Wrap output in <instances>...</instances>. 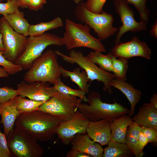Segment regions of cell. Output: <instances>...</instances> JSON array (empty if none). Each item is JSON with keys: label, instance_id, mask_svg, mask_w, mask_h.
Segmentation results:
<instances>
[{"label": "cell", "instance_id": "cell-1", "mask_svg": "<svg viewBox=\"0 0 157 157\" xmlns=\"http://www.w3.org/2000/svg\"><path fill=\"white\" fill-rule=\"evenodd\" d=\"M61 121L57 116L38 110L21 114L17 118L15 125L37 140L44 142L53 137Z\"/></svg>", "mask_w": 157, "mask_h": 157}, {"label": "cell", "instance_id": "cell-2", "mask_svg": "<svg viewBox=\"0 0 157 157\" xmlns=\"http://www.w3.org/2000/svg\"><path fill=\"white\" fill-rule=\"evenodd\" d=\"M87 97L88 104L80 103L78 110L90 121L105 119L111 122L129 113V109L116 101L113 104L102 102L101 95L97 92H88Z\"/></svg>", "mask_w": 157, "mask_h": 157}, {"label": "cell", "instance_id": "cell-3", "mask_svg": "<svg viewBox=\"0 0 157 157\" xmlns=\"http://www.w3.org/2000/svg\"><path fill=\"white\" fill-rule=\"evenodd\" d=\"M55 51L47 50L33 63L25 73L24 79L27 83L34 81L56 84L61 74Z\"/></svg>", "mask_w": 157, "mask_h": 157}, {"label": "cell", "instance_id": "cell-4", "mask_svg": "<svg viewBox=\"0 0 157 157\" xmlns=\"http://www.w3.org/2000/svg\"><path fill=\"white\" fill-rule=\"evenodd\" d=\"M90 29L86 24L76 23L68 19L65 20V32L62 41L67 50L79 47L92 49L94 51L105 52V46L101 40L90 34Z\"/></svg>", "mask_w": 157, "mask_h": 157}, {"label": "cell", "instance_id": "cell-5", "mask_svg": "<svg viewBox=\"0 0 157 157\" xmlns=\"http://www.w3.org/2000/svg\"><path fill=\"white\" fill-rule=\"evenodd\" d=\"M74 13L77 19L92 28L101 40L112 36L118 30L113 26L114 18L112 15L104 11L100 14L92 13L82 1L77 4Z\"/></svg>", "mask_w": 157, "mask_h": 157}, {"label": "cell", "instance_id": "cell-6", "mask_svg": "<svg viewBox=\"0 0 157 157\" xmlns=\"http://www.w3.org/2000/svg\"><path fill=\"white\" fill-rule=\"evenodd\" d=\"M54 51L57 56H60L65 61L72 64L76 63L84 70L90 81L96 80L102 82L104 86L103 90L109 94H112L113 92L110 83L113 79L116 78L113 74L105 71L98 67L86 56H84L80 51L72 49L69 51L68 56L58 50Z\"/></svg>", "mask_w": 157, "mask_h": 157}, {"label": "cell", "instance_id": "cell-7", "mask_svg": "<svg viewBox=\"0 0 157 157\" xmlns=\"http://www.w3.org/2000/svg\"><path fill=\"white\" fill-rule=\"evenodd\" d=\"M50 45H63L62 37L46 32L39 35L29 36L27 38L24 52L15 64L21 66L23 69H28L33 62L42 54L44 50Z\"/></svg>", "mask_w": 157, "mask_h": 157}, {"label": "cell", "instance_id": "cell-8", "mask_svg": "<svg viewBox=\"0 0 157 157\" xmlns=\"http://www.w3.org/2000/svg\"><path fill=\"white\" fill-rule=\"evenodd\" d=\"M7 138L12 157H41L43 154V149L38 140L15 126Z\"/></svg>", "mask_w": 157, "mask_h": 157}, {"label": "cell", "instance_id": "cell-9", "mask_svg": "<svg viewBox=\"0 0 157 157\" xmlns=\"http://www.w3.org/2000/svg\"><path fill=\"white\" fill-rule=\"evenodd\" d=\"M82 101L77 97L57 92L38 110L57 116L62 121H66L73 117Z\"/></svg>", "mask_w": 157, "mask_h": 157}, {"label": "cell", "instance_id": "cell-10", "mask_svg": "<svg viewBox=\"0 0 157 157\" xmlns=\"http://www.w3.org/2000/svg\"><path fill=\"white\" fill-rule=\"evenodd\" d=\"M0 22V32L5 49L3 56L6 60L15 63L25 49L27 38L15 31L4 17Z\"/></svg>", "mask_w": 157, "mask_h": 157}, {"label": "cell", "instance_id": "cell-11", "mask_svg": "<svg viewBox=\"0 0 157 157\" xmlns=\"http://www.w3.org/2000/svg\"><path fill=\"white\" fill-rule=\"evenodd\" d=\"M113 3L122 24L118 29L115 40V44L120 42L122 37L127 32H138L147 30V23L136 21L134 18L135 12L129 6V3L127 0H113Z\"/></svg>", "mask_w": 157, "mask_h": 157}, {"label": "cell", "instance_id": "cell-12", "mask_svg": "<svg viewBox=\"0 0 157 157\" xmlns=\"http://www.w3.org/2000/svg\"><path fill=\"white\" fill-rule=\"evenodd\" d=\"M90 122L78 109L72 118L61 122L57 129L56 134L63 143L68 145L77 135L86 133Z\"/></svg>", "mask_w": 157, "mask_h": 157}, {"label": "cell", "instance_id": "cell-13", "mask_svg": "<svg viewBox=\"0 0 157 157\" xmlns=\"http://www.w3.org/2000/svg\"><path fill=\"white\" fill-rule=\"evenodd\" d=\"M110 52L117 58L127 60L135 56L141 57L149 60L151 54V49L147 44L140 41L136 36L133 37L128 42L115 44L111 48Z\"/></svg>", "mask_w": 157, "mask_h": 157}, {"label": "cell", "instance_id": "cell-14", "mask_svg": "<svg viewBox=\"0 0 157 157\" xmlns=\"http://www.w3.org/2000/svg\"><path fill=\"white\" fill-rule=\"evenodd\" d=\"M17 89L19 95L22 97L45 102L57 92L54 86L51 87L47 83L38 81L27 83L22 80L17 84Z\"/></svg>", "mask_w": 157, "mask_h": 157}, {"label": "cell", "instance_id": "cell-15", "mask_svg": "<svg viewBox=\"0 0 157 157\" xmlns=\"http://www.w3.org/2000/svg\"><path fill=\"white\" fill-rule=\"evenodd\" d=\"M86 133L91 139L101 146L107 145L111 138L110 122L105 119L90 121Z\"/></svg>", "mask_w": 157, "mask_h": 157}, {"label": "cell", "instance_id": "cell-16", "mask_svg": "<svg viewBox=\"0 0 157 157\" xmlns=\"http://www.w3.org/2000/svg\"><path fill=\"white\" fill-rule=\"evenodd\" d=\"M72 148L92 157H101L104 149L99 143L91 139L87 135H77L71 142Z\"/></svg>", "mask_w": 157, "mask_h": 157}, {"label": "cell", "instance_id": "cell-17", "mask_svg": "<svg viewBox=\"0 0 157 157\" xmlns=\"http://www.w3.org/2000/svg\"><path fill=\"white\" fill-rule=\"evenodd\" d=\"M20 114L17 108L14 98L0 103V123L3 125L4 133L6 138L14 128L17 118Z\"/></svg>", "mask_w": 157, "mask_h": 157}, {"label": "cell", "instance_id": "cell-18", "mask_svg": "<svg viewBox=\"0 0 157 157\" xmlns=\"http://www.w3.org/2000/svg\"><path fill=\"white\" fill-rule=\"evenodd\" d=\"M132 119L140 126H146L157 131V109L150 103L143 104Z\"/></svg>", "mask_w": 157, "mask_h": 157}, {"label": "cell", "instance_id": "cell-19", "mask_svg": "<svg viewBox=\"0 0 157 157\" xmlns=\"http://www.w3.org/2000/svg\"><path fill=\"white\" fill-rule=\"evenodd\" d=\"M111 85L120 91L126 96L130 104V112L128 114L131 116L135 113L137 104L140 100L142 93L131 84L125 81L115 78L112 80Z\"/></svg>", "mask_w": 157, "mask_h": 157}, {"label": "cell", "instance_id": "cell-20", "mask_svg": "<svg viewBox=\"0 0 157 157\" xmlns=\"http://www.w3.org/2000/svg\"><path fill=\"white\" fill-rule=\"evenodd\" d=\"M133 122L131 116L125 114L110 122V140L125 143L127 129Z\"/></svg>", "mask_w": 157, "mask_h": 157}, {"label": "cell", "instance_id": "cell-21", "mask_svg": "<svg viewBox=\"0 0 157 157\" xmlns=\"http://www.w3.org/2000/svg\"><path fill=\"white\" fill-rule=\"evenodd\" d=\"M60 69L61 75L66 78L69 77L71 81L78 85L79 89L85 94L88 93L89 85L88 82L90 80L84 70L82 69L81 71L80 68L77 67L70 71L60 66Z\"/></svg>", "mask_w": 157, "mask_h": 157}, {"label": "cell", "instance_id": "cell-22", "mask_svg": "<svg viewBox=\"0 0 157 157\" xmlns=\"http://www.w3.org/2000/svg\"><path fill=\"white\" fill-rule=\"evenodd\" d=\"M4 17L15 31L25 37L28 36V31L30 24L24 18L23 13L19 9Z\"/></svg>", "mask_w": 157, "mask_h": 157}, {"label": "cell", "instance_id": "cell-23", "mask_svg": "<svg viewBox=\"0 0 157 157\" xmlns=\"http://www.w3.org/2000/svg\"><path fill=\"white\" fill-rule=\"evenodd\" d=\"M141 126L134 122L127 129L125 143L135 157H142L144 153H141L138 148V140Z\"/></svg>", "mask_w": 157, "mask_h": 157}, {"label": "cell", "instance_id": "cell-24", "mask_svg": "<svg viewBox=\"0 0 157 157\" xmlns=\"http://www.w3.org/2000/svg\"><path fill=\"white\" fill-rule=\"evenodd\" d=\"M104 149L103 157H131L134 155L125 143L110 140Z\"/></svg>", "mask_w": 157, "mask_h": 157}, {"label": "cell", "instance_id": "cell-25", "mask_svg": "<svg viewBox=\"0 0 157 157\" xmlns=\"http://www.w3.org/2000/svg\"><path fill=\"white\" fill-rule=\"evenodd\" d=\"M64 23L62 19L57 17L47 22H42L35 25H30L28 36L39 35L43 34L48 30L63 27Z\"/></svg>", "mask_w": 157, "mask_h": 157}, {"label": "cell", "instance_id": "cell-26", "mask_svg": "<svg viewBox=\"0 0 157 157\" xmlns=\"http://www.w3.org/2000/svg\"><path fill=\"white\" fill-rule=\"evenodd\" d=\"M112 56L111 52L105 55L99 51H91L86 56L90 60L98 65L101 69L109 72H112Z\"/></svg>", "mask_w": 157, "mask_h": 157}, {"label": "cell", "instance_id": "cell-27", "mask_svg": "<svg viewBox=\"0 0 157 157\" xmlns=\"http://www.w3.org/2000/svg\"><path fill=\"white\" fill-rule=\"evenodd\" d=\"M15 99L17 108L21 114L38 110L45 101L27 99L18 95Z\"/></svg>", "mask_w": 157, "mask_h": 157}, {"label": "cell", "instance_id": "cell-28", "mask_svg": "<svg viewBox=\"0 0 157 157\" xmlns=\"http://www.w3.org/2000/svg\"><path fill=\"white\" fill-rule=\"evenodd\" d=\"M112 62V72L116 78L126 81V74L129 67L128 60L121 58H117L113 55Z\"/></svg>", "mask_w": 157, "mask_h": 157}, {"label": "cell", "instance_id": "cell-29", "mask_svg": "<svg viewBox=\"0 0 157 157\" xmlns=\"http://www.w3.org/2000/svg\"><path fill=\"white\" fill-rule=\"evenodd\" d=\"M57 92L71 96L77 97L85 102H87V97L85 94L81 90L74 89L65 85L61 81L60 78L58 80L56 84L54 85Z\"/></svg>", "mask_w": 157, "mask_h": 157}, {"label": "cell", "instance_id": "cell-30", "mask_svg": "<svg viewBox=\"0 0 157 157\" xmlns=\"http://www.w3.org/2000/svg\"><path fill=\"white\" fill-rule=\"evenodd\" d=\"M127 0L129 4L133 5L138 10L141 21L147 23L150 11L147 7V0Z\"/></svg>", "mask_w": 157, "mask_h": 157}, {"label": "cell", "instance_id": "cell-31", "mask_svg": "<svg viewBox=\"0 0 157 157\" xmlns=\"http://www.w3.org/2000/svg\"><path fill=\"white\" fill-rule=\"evenodd\" d=\"M3 54V53L0 52V66L2 67L9 75L15 74L22 70L21 66L7 60Z\"/></svg>", "mask_w": 157, "mask_h": 157}, {"label": "cell", "instance_id": "cell-32", "mask_svg": "<svg viewBox=\"0 0 157 157\" xmlns=\"http://www.w3.org/2000/svg\"><path fill=\"white\" fill-rule=\"evenodd\" d=\"M19 5L16 0H9L5 3L0 2V14L5 17L12 13L18 9Z\"/></svg>", "mask_w": 157, "mask_h": 157}, {"label": "cell", "instance_id": "cell-33", "mask_svg": "<svg viewBox=\"0 0 157 157\" xmlns=\"http://www.w3.org/2000/svg\"><path fill=\"white\" fill-rule=\"evenodd\" d=\"M19 95L17 89L8 87H0V103L6 102Z\"/></svg>", "mask_w": 157, "mask_h": 157}, {"label": "cell", "instance_id": "cell-34", "mask_svg": "<svg viewBox=\"0 0 157 157\" xmlns=\"http://www.w3.org/2000/svg\"><path fill=\"white\" fill-rule=\"evenodd\" d=\"M106 0H87L85 3L86 8L91 12L100 14L103 11V8Z\"/></svg>", "mask_w": 157, "mask_h": 157}, {"label": "cell", "instance_id": "cell-35", "mask_svg": "<svg viewBox=\"0 0 157 157\" xmlns=\"http://www.w3.org/2000/svg\"><path fill=\"white\" fill-rule=\"evenodd\" d=\"M6 138L0 129V157H11Z\"/></svg>", "mask_w": 157, "mask_h": 157}, {"label": "cell", "instance_id": "cell-36", "mask_svg": "<svg viewBox=\"0 0 157 157\" xmlns=\"http://www.w3.org/2000/svg\"><path fill=\"white\" fill-rule=\"evenodd\" d=\"M141 131L149 140V142L156 144L157 142V131L148 127L141 126Z\"/></svg>", "mask_w": 157, "mask_h": 157}, {"label": "cell", "instance_id": "cell-37", "mask_svg": "<svg viewBox=\"0 0 157 157\" xmlns=\"http://www.w3.org/2000/svg\"><path fill=\"white\" fill-rule=\"evenodd\" d=\"M47 3V0H31L28 7L30 10L38 11L42 8Z\"/></svg>", "mask_w": 157, "mask_h": 157}, {"label": "cell", "instance_id": "cell-38", "mask_svg": "<svg viewBox=\"0 0 157 157\" xmlns=\"http://www.w3.org/2000/svg\"><path fill=\"white\" fill-rule=\"evenodd\" d=\"M149 142L147 138L140 131L138 138V146L141 153H144L143 151V149Z\"/></svg>", "mask_w": 157, "mask_h": 157}, {"label": "cell", "instance_id": "cell-39", "mask_svg": "<svg viewBox=\"0 0 157 157\" xmlns=\"http://www.w3.org/2000/svg\"><path fill=\"white\" fill-rule=\"evenodd\" d=\"M66 157H92L88 154L82 153L73 149H71L67 154Z\"/></svg>", "mask_w": 157, "mask_h": 157}, {"label": "cell", "instance_id": "cell-40", "mask_svg": "<svg viewBox=\"0 0 157 157\" xmlns=\"http://www.w3.org/2000/svg\"><path fill=\"white\" fill-rule=\"evenodd\" d=\"M31 0H17L19 7L22 8H28Z\"/></svg>", "mask_w": 157, "mask_h": 157}, {"label": "cell", "instance_id": "cell-41", "mask_svg": "<svg viewBox=\"0 0 157 157\" xmlns=\"http://www.w3.org/2000/svg\"><path fill=\"white\" fill-rule=\"evenodd\" d=\"M150 33L151 36L157 38V19L156 20L154 24L151 27Z\"/></svg>", "mask_w": 157, "mask_h": 157}, {"label": "cell", "instance_id": "cell-42", "mask_svg": "<svg viewBox=\"0 0 157 157\" xmlns=\"http://www.w3.org/2000/svg\"><path fill=\"white\" fill-rule=\"evenodd\" d=\"M150 103L157 109V94L155 93L153 95L150 99Z\"/></svg>", "mask_w": 157, "mask_h": 157}, {"label": "cell", "instance_id": "cell-43", "mask_svg": "<svg viewBox=\"0 0 157 157\" xmlns=\"http://www.w3.org/2000/svg\"><path fill=\"white\" fill-rule=\"evenodd\" d=\"M9 74L4 68L0 66V78H6L8 76Z\"/></svg>", "mask_w": 157, "mask_h": 157}, {"label": "cell", "instance_id": "cell-44", "mask_svg": "<svg viewBox=\"0 0 157 157\" xmlns=\"http://www.w3.org/2000/svg\"><path fill=\"white\" fill-rule=\"evenodd\" d=\"M5 50V48L3 45L2 40V35L0 32V52L3 53Z\"/></svg>", "mask_w": 157, "mask_h": 157}, {"label": "cell", "instance_id": "cell-45", "mask_svg": "<svg viewBox=\"0 0 157 157\" xmlns=\"http://www.w3.org/2000/svg\"><path fill=\"white\" fill-rule=\"evenodd\" d=\"M83 0H73L74 2L76 4H77L78 3L82 2Z\"/></svg>", "mask_w": 157, "mask_h": 157}, {"label": "cell", "instance_id": "cell-46", "mask_svg": "<svg viewBox=\"0 0 157 157\" xmlns=\"http://www.w3.org/2000/svg\"><path fill=\"white\" fill-rule=\"evenodd\" d=\"M3 0H0V1H3Z\"/></svg>", "mask_w": 157, "mask_h": 157}, {"label": "cell", "instance_id": "cell-47", "mask_svg": "<svg viewBox=\"0 0 157 157\" xmlns=\"http://www.w3.org/2000/svg\"><path fill=\"white\" fill-rule=\"evenodd\" d=\"M7 0V1H8V0Z\"/></svg>", "mask_w": 157, "mask_h": 157}]
</instances>
